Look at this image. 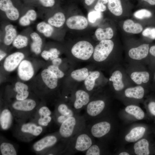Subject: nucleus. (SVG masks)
<instances>
[{
	"mask_svg": "<svg viewBox=\"0 0 155 155\" xmlns=\"http://www.w3.org/2000/svg\"><path fill=\"white\" fill-rule=\"evenodd\" d=\"M16 100H21L28 98L29 95L28 88L26 84L20 82H16L15 85Z\"/></svg>",
	"mask_w": 155,
	"mask_h": 155,
	"instance_id": "21",
	"label": "nucleus"
},
{
	"mask_svg": "<svg viewBox=\"0 0 155 155\" xmlns=\"http://www.w3.org/2000/svg\"><path fill=\"white\" fill-rule=\"evenodd\" d=\"M154 78H155V76H154Z\"/></svg>",
	"mask_w": 155,
	"mask_h": 155,
	"instance_id": "57",
	"label": "nucleus"
},
{
	"mask_svg": "<svg viewBox=\"0 0 155 155\" xmlns=\"http://www.w3.org/2000/svg\"><path fill=\"white\" fill-rule=\"evenodd\" d=\"M148 108L151 115L155 117V102H150L148 104Z\"/></svg>",
	"mask_w": 155,
	"mask_h": 155,
	"instance_id": "47",
	"label": "nucleus"
},
{
	"mask_svg": "<svg viewBox=\"0 0 155 155\" xmlns=\"http://www.w3.org/2000/svg\"><path fill=\"white\" fill-rule=\"evenodd\" d=\"M149 52L152 55L155 57V45L152 46L150 47Z\"/></svg>",
	"mask_w": 155,
	"mask_h": 155,
	"instance_id": "51",
	"label": "nucleus"
},
{
	"mask_svg": "<svg viewBox=\"0 0 155 155\" xmlns=\"http://www.w3.org/2000/svg\"><path fill=\"white\" fill-rule=\"evenodd\" d=\"M130 77L135 83L140 84L142 82L146 83L148 81L149 74L146 71H135L131 73Z\"/></svg>",
	"mask_w": 155,
	"mask_h": 155,
	"instance_id": "30",
	"label": "nucleus"
},
{
	"mask_svg": "<svg viewBox=\"0 0 155 155\" xmlns=\"http://www.w3.org/2000/svg\"><path fill=\"white\" fill-rule=\"evenodd\" d=\"M48 69L54 73L58 78H61L64 76V73L59 68V67L53 65L49 66Z\"/></svg>",
	"mask_w": 155,
	"mask_h": 155,
	"instance_id": "44",
	"label": "nucleus"
},
{
	"mask_svg": "<svg viewBox=\"0 0 155 155\" xmlns=\"http://www.w3.org/2000/svg\"><path fill=\"white\" fill-rule=\"evenodd\" d=\"M14 118L18 124L26 122L30 119L36 112L38 105L33 99L27 98L21 100H16L9 107Z\"/></svg>",
	"mask_w": 155,
	"mask_h": 155,
	"instance_id": "1",
	"label": "nucleus"
},
{
	"mask_svg": "<svg viewBox=\"0 0 155 155\" xmlns=\"http://www.w3.org/2000/svg\"><path fill=\"white\" fill-rule=\"evenodd\" d=\"M102 16L101 12L96 11H93L89 12L88 15L89 21L92 23H94L97 20L101 18Z\"/></svg>",
	"mask_w": 155,
	"mask_h": 155,
	"instance_id": "41",
	"label": "nucleus"
},
{
	"mask_svg": "<svg viewBox=\"0 0 155 155\" xmlns=\"http://www.w3.org/2000/svg\"><path fill=\"white\" fill-rule=\"evenodd\" d=\"M1 153L2 155H16L17 151L15 147L11 144L3 142L0 146Z\"/></svg>",
	"mask_w": 155,
	"mask_h": 155,
	"instance_id": "36",
	"label": "nucleus"
},
{
	"mask_svg": "<svg viewBox=\"0 0 155 155\" xmlns=\"http://www.w3.org/2000/svg\"><path fill=\"white\" fill-rule=\"evenodd\" d=\"M52 112L49 108L46 106L38 107L36 112L30 119L33 122L40 117L46 116H51Z\"/></svg>",
	"mask_w": 155,
	"mask_h": 155,
	"instance_id": "38",
	"label": "nucleus"
},
{
	"mask_svg": "<svg viewBox=\"0 0 155 155\" xmlns=\"http://www.w3.org/2000/svg\"><path fill=\"white\" fill-rule=\"evenodd\" d=\"M30 36L33 41L31 45V50L36 54H39L41 52L42 43V38L39 35L35 32L31 33Z\"/></svg>",
	"mask_w": 155,
	"mask_h": 155,
	"instance_id": "27",
	"label": "nucleus"
},
{
	"mask_svg": "<svg viewBox=\"0 0 155 155\" xmlns=\"http://www.w3.org/2000/svg\"><path fill=\"white\" fill-rule=\"evenodd\" d=\"M18 74L22 80L28 81L33 76L34 70L31 62L27 60L22 61L19 65Z\"/></svg>",
	"mask_w": 155,
	"mask_h": 155,
	"instance_id": "14",
	"label": "nucleus"
},
{
	"mask_svg": "<svg viewBox=\"0 0 155 155\" xmlns=\"http://www.w3.org/2000/svg\"><path fill=\"white\" fill-rule=\"evenodd\" d=\"M24 54L20 52H16L9 55L5 59L3 64L5 69L8 71L14 70L20 64L24 58Z\"/></svg>",
	"mask_w": 155,
	"mask_h": 155,
	"instance_id": "12",
	"label": "nucleus"
},
{
	"mask_svg": "<svg viewBox=\"0 0 155 155\" xmlns=\"http://www.w3.org/2000/svg\"><path fill=\"white\" fill-rule=\"evenodd\" d=\"M36 18L37 14L36 11L33 9H30L20 18L19 20V23L22 26H28L30 24L31 21L35 20Z\"/></svg>",
	"mask_w": 155,
	"mask_h": 155,
	"instance_id": "32",
	"label": "nucleus"
},
{
	"mask_svg": "<svg viewBox=\"0 0 155 155\" xmlns=\"http://www.w3.org/2000/svg\"><path fill=\"white\" fill-rule=\"evenodd\" d=\"M41 3L44 6L46 7L53 6L55 4V0H39Z\"/></svg>",
	"mask_w": 155,
	"mask_h": 155,
	"instance_id": "46",
	"label": "nucleus"
},
{
	"mask_svg": "<svg viewBox=\"0 0 155 155\" xmlns=\"http://www.w3.org/2000/svg\"><path fill=\"white\" fill-rule=\"evenodd\" d=\"M91 135L94 138H100L106 135L111 129L110 123L106 121L93 122L88 128Z\"/></svg>",
	"mask_w": 155,
	"mask_h": 155,
	"instance_id": "9",
	"label": "nucleus"
},
{
	"mask_svg": "<svg viewBox=\"0 0 155 155\" xmlns=\"http://www.w3.org/2000/svg\"><path fill=\"white\" fill-rule=\"evenodd\" d=\"M42 57L46 60H48L52 56V54L49 51L44 50L41 54Z\"/></svg>",
	"mask_w": 155,
	"mask_h": 155,
	"instance_id": "49",
	"label": "nucleus"
},
{
	"mask_svg": "<svg viewBox=\"0 0 155 155\" xmlns=\"http://www.w3.org/2000/svg\"><path fill=\"white\" fill-rule=\"evenodd\" d=\"M62 62V60L60 58L57 57L52 60L53 65L59 66Z\"/></svg>",
	"mask_w": 155,
	"mask_h": 155,
	"instance_id": "50",
	"label": "nucleus"
},
{
	"mask_svg": "<svg viewBox=\"0 0 155 155\" xmlns=\"http://www.w3.org/2000/svg\"><path fill=\"white\" fill-rule=\"evenodd\" d=\"M61 140L58 133L47 135L35 142L33 145V150L36 152L40 153L53 148L60 140Z\"/></svg>",
	"mask_w": 155,
	"mask_h": 155,
	"instance_id": "6",
	"label": "nucleus"
},
{
	"mask_svg": "<svg viewBox=\"0 0 155 155\" xmlns=\"http://www.w3.org/2000/svg\"><path fill=\"white\" fill-rule=\"evenodd\" d=\"M95 34L97 40L101 41L111 39L113 36L114 32L113 29L110 27L104 29L98 28L95 31Z\"/></svg>",
	"mask_w": 155,
	"mask_h": 155,
	"instance_id": "26",
	"label": "nucleus"
},
{
	"mask_svg": "<svg viewBox=\"0 0 155 155\" xmlns=\"http://www.w3.org/2000/svg\"><path fill=\"white\" fill-rule=\"evenodd\" d=\"M27 37L25 36L19 34L17 35L13 40V46L17 49H19L26 46L28 43Z\"/></svg>",
	"mask_w": 155,
	"mask_h": 155,
	"instance_id": "37",
	"label": "nucleus"
},
{
	"mask_svg": "<svg viewBox=\"0 0 155 155\" xmlns=\"http://www.w3.org/2000/svg\"><path fill=\"white\" fill-rule=\"evenodd\" d=\"M51 116H46L38 118L33 122L42 127L47 126L52 120Z\"/></svg>",
	"mask_w": 155,
	"mask_h": 155,
	"instance_id": "39",
	"label": "nucleus"
},
{
	"mask_svg": "<svg viewBox=\"0 0 155 155\" xmlns=\"http://www.w3.org/2000/svg\"><path fill=\"white\" fill-rule=\"evenodd\" d=\"M67 26L70 29L82 30L88 26V22L86 18L82 16H74L69 18L66 22Z\"/></svg>",
	"mask_w": 155,
	"mask_h": 155,
	"instance_id": "15",
	"label": "nucleus"
},
{
	"mask_svg": "<svg viewBox=\"0 0 155 155\" xmlns=\"http://www.w3.org/2000/svg\"><path fill=\"white\" fill-rule=\"evenodd\" d=\"M5 35L4 42L7 45H9L13 43L17 36V32L14 26L11 24L6 25L5 28Z\"/></svg>",
	"mask_w": 155,
	"mask_h": 155,
	"instance_id": "24",
	"label": "nucleus"
},
{
	"mask_svg": "<svg viewBox=\"0 0 155 155\" xmlns=\"http://www.w3.org/2000/svg\"><path fill=\"white\" fill-rule=\"evenodd\" d=\"M119 155H129V153L126 152H122L119 154Z\"/></svg>",
	"mask_w": 155,
	"mask_h": 155,
	"instance_id": "56",
	"label": "nucleus"
},
{
	"mask_svg": "<svg viewBox=\"0 0 155 155\" xmlns=\"http://www.w3.org/2000/svg\"><path fill=\"white\" fill-rule=\"evenodd\" d=\"M134 16L137 19H142L150 17L152 16V13L148 10L142 9L135 11L134 13Z\"/></svg>",
	"mask_w": 155,
	"mask_h": 155,
	"instance_id": "40",
	"label": "nucleus"
},
{
	"mask_svg": "<svg viewBox=\"0 0 155 155\" xmlns=\"http://www.w3.org/2000/svg\"><path fill=\"white\" fill-rule=\"evenodd\" d=\"M85 117L78 114L70 117L60 125L58 132L61 140L66 145L69 140L86 127Z\"/></svg>",
	"mask_w": 155,
	"mask_h": 155,
	"instance_id": "2",
	"label": "nucleus"
},
{
	"mask_svg": "<svg viewBox=\"0 0 155 155\" xmlns=\"http://www.w3.org/2000/svg\"><path fill=\"white\" fill-rule=\"evenodd\" d=\"M144 88L140 86L129 88L126 89L125 91V94L126 97L137 99L142 98L144 97Z\"/></svg>",
	"mask_w": 155,
	"mask_h": 155,
	"instance_id": "23",
	"label": "nucleus"
},
{
	"mask_svg": "<svg viewBox=\"0 0 155 155\" xmlns=\"http://www.w3.org/2000/svg\"><path fill=\"white\" fill-rule=\"evenodd\" d=\"M64 14L61 12L56 13L48 20V23L52 26L59 28L62 26L65 21Z\"/></svg>",
	"mask_w": 155,
	"mask_h": 155,
	"instance_id": "31",
	"label": "nucleus"
},
{
	"mask_svg": "<svg viewBox=\"0 0 155 155\" xmlns=\"http://www.w3.org/2000/svg\"><path fill=\"white\" fill-rule=\"evenodd\" d=\"M123 27L125 32L133 34L140 33L143 30V27L140 24L135 23L132 20L129 19L124 21Z\"/></svg>",
	"mask_w": 155,
	"mask_h": 155,
	"instance_id": "19",
	"label": "nucleus"
},
{
	"mask_svg": "<svg viewBox=\"0 0 155 155\" xmlns=\"http://www.w3.org/2000/svg\"><path fill=\"white\" fill-rule=\"evenodd\" d=\"M125 111L128 113L133 115L138 120L143 119L145 116L144 112L141 108L135 105L128 106L125 108Z\"/></svg>",
	"mask_w": 155,
	"mask_h": 155,
	"instance_id": "34",
	"label": "nucleus"
},
{
	"mask_svg": "<svg viewBox=\"0 0 155 155\" xmlns=\"http://www.w3.org/2000/svg\"><path fill=\"white\" fill-rule=\"evenodd\" d=\"M142 35L144 36L148 37L151 39H155V28H146L143 31Z\"/></svg>",
	"mask_w": 155,
	"mask_h": 155,
	"instance_id": "43",
	"label": "nucleus"
},
{
	"mask_svg": "<svg viewBox=\"0 0 155 155\" xmlns=\"http://www.w3.org/2000/svg\"><path fill=\"white\" fill-rule=\"evenodd\" d=\"M75 94V100L71 107L75 112L78 114L87 106L90 101V97L87 92L82 90H77Z\"/></svg>",
	"mask_w": 155,
	"mask_h": 155,
	"instance_id": "11",
	"label": "nucleus"
},
{
	"mask_svg": "<svg viewBox=\"0 0 155 155\" xmlns=\"http://www.w3.org/2000/svg\"><path fill=\"white\" fill-rule=\"evenodd\" d=\"M89 74L88 69L84 67L73 71L71 73V76L74 80L81 82L84 81Z\"/></svg>",
	"mask_w": 155,
	"mask_h": 155,
	"instance_id": "33",
	"label": "nucleus"
},
{
	"mask_svg": "<svg viewBox=\"0 0 155 155\" xmlns=\"http://www.w3.org/2000/svg\"><path fill=\"white\" fill-rule=\"evenodd\" d=\"M105 107L104 102L101 100L90 101L86 106V115L90 119H94L102 112Z\"/></svg>",
	"mask_w": 155,
	"mask_h": 155,
	"instance_id": "10",
	"label": "nucleus"
},
{
	"mask_svg": "<svg viewBox=\"0 0 155 155\" xmlns=\"http://www.w3.org/2000/svg\"><path fill=\"white\" fill-rule=\"evenodd\" d=\"M94 142V138L86 127L69 140L62 153L71 154L78 152H85Z\"/></svg>",
	"mask_w": 155,
	"mask_h": 155,
	"instance_id": "3",
	"label": "nucleus"
},
{
	"mask_svg": "<svg viewBox=\"0 0 155 155\" xmlns=\"http://www.w3.org/2000/svg\"><path fill=\"white\" fill-rule=\"evenodd\" d=\"M95 0H85V2L88 5H91Z\"/></svg>",
	"mask_w": 155,
	"mask_h": 155,
	"instance_id": "53",
	"label": "nucleus"
},
{
	"mask_svg": "<svg viewBox=\"0 0 155 155\" xmlns=\"http://www.w3.org/2000/svg\"><path fill=\"white\" fill-rule=\"evenodd\" d=\"M0 9L5 13L7 18L11 20L15 21L19 17V12L11 0H0Z\"/></svg>",
	"mask_w": 155,
	"mask_h": 155,
	"instance_id": "13",
	"label": "nucleus"
},
{
	"mask_svg": "<svg viewBox=\"0 0 155 155\" xmlns=\"http://www.w3.org/2000/svg\"><path fill=\"white\" fill-rule=\"evenodd\" d=\"M94 9L96 11L102 12L106 10V7L103 3L97 1L94 7Z\"/></svg>",
	"mask_w": 155,
	"mask_h": 155,
	"instance_id": "45",
	"label": "nucleus"
},
{
	"mask_svg": "<svg viewBox=\"0 0 155 155\" xmlns=\"http://www.w3.org/2000/svg\"><path fill=\"white\" fill-rule=\"evenodd\" d=\"M98 1L104 4L108 2V0H98Z\"/></svg>",
	"mask_w": 155,
	"mask_h": 155,
	"instance_id": "55",
	"label": "nucleus"
},
{
	"mask_svg": "<svg viewBox=\"0 0 155 155\" xmlns=\"http://www.w3.org/2000/svg\"><path fill=\"white\" fill-rule=\"evenodd\" d=\"M52 54V56L50 58L51 60L58 57V55L59 54V51L55 48H52L49 51Z\"/></svg>",
	"mask_w": 155,
	"mask_h": 155,
	"instance_id": "48",
	"label": "nucleus"
},
{
	"mask_svg": "<svg viewBox=\"0 0 155 155\" xmlns=\"http://www.w3.org/2000/svg\"><path fill=\"white\" fill-rule=\"evenodd\" d=\"M42 80L49 88L53 89L57 86L58 78L51 71L47 69L43 70L41 73Z\"/></svg>",
	"mask_w": 155,
	"mask_h": 155,
	"instance_id": "18",
	"label": "nucleus"
},
{
	"mask_svg": "<svg viewBox=\"0 0 155 155\" xmlns=\"http://www.w3.org/2000/svg\"><path fill=\"white\" fill-rule=\"evenodd\" d=\"M114 46L113 42L110 39L100 41L94 49L93 53L94 60L98 62L105 60L111 52Z\"/></svg>",
	"mask_w": 155,
	"mask_h": 155,
	"instance_id": "7",
	"label": "nucleus"
},
{
	"mask_svg": "<svg viewBox=\"0 0 155 155\" xmlns=\"http://www.w3.org/2000/svg\"><path fill=\"white\" fill-rule=\"evenodd\" d=\"M146 131L144 127H137L133 129L125 136V139L128 142H133L143 137Z\"/></svg>",
	"mask_w": 155,
	"mask_h": 155,
	"instance_id": "20",
	"label": "nucleus"
},
{
	"mask_svg": "<svg viewBox=\"0 0 155 155\" xmlns=\"http://www.w3.org/2000/svg\"><path fill=\"white\" fill-rule=\"evenodd\" d=\"M134 149L135 153L137 155H148L150 154L149 142L145 139L135 143Z\"/></svg>",
	"mask_w": 155,
	"mask_h": 155,
	"instance_id": "22",
	"label": "nucleus"
},
{
	"mask_svg": "<svg viewBox=\"0 0 155 155\" xmlns=\"http://www.w3.org/2000/svg\"><path fill=\"white\" fill-rule=\"evenodd\" d=\"M149 51V44H142L139 46L130 49L128 55L131 59L140 60L146 58L148 55Z\"/></svg>",
	"mask_w": 155,
	"mask_h": 155,
	"instance_id": "16",
	"label": "nucleus"
},
{
	"mask_svg": "<svg viewBox=\"0 0 155 155\" xmlns=\"http://www.w3.org/2000/svg\"><path fill=\"white\" fill-rule=\"evenodd\" d=\"M76 113L71 106L65 103L59 104L55 110L53 118L57 123L60 125L69 117Z\"/></svg>",
	"mask_w": 155,
	"mask_h": 155,
	"instance_id": "8",
	"label": "nucleus"
},
{
	"mask_svg": "<svg viewBox=\"0 0 155 155\" xmlns=\"http://www.w3.org/2000/svg\"><path fill=\"white\" fill-rule=\"evenodd\" d=\"M100 75V72L97 71H92L89 74L84 82L86 88L88 91H91L93 89L95 81Z\"/></svg>",
	"mask_w": 155,
	"mask_h": 155,
	"instance_id": "29",
	"label": "nucleus"
},
{
	"mask_svg": "<svg viewBox=\"0 0 155 155\" xmlns=\"http://www.w3.org/2000/svg\"><path fill=\"white\" fill-rule=\"evenodd\" d=\"M94 49L90 42L85 40L79 41L72 47L71 53L77 59L86 61L89 59L93 54Z\"/></svg>",
	"mask_w": 155,
	"mask_h": 155,
	"instance_id": "5",
	"label": "nucleus"
},
{
	"mask_svg": "<svg viewBox=\"0 0 155 155\" xmlns=\"http://www.w3.org/2000/svg\"><path fill=\"white\" fill-rule=\"evenodd\" d=\"M18 124L14 129L13 135L18 139L23 142L32 140L43 131L42 127L32 122Z\"/></svg>",
	"mask_w": 155,
	"mask_h": 155,
	"instance_id": "4",
	"label": "nucleus"
},
{
	"mask_svg": "<svg viewBox=\"0 0 155 155\" xmlns=\"http://www.w3.org/2000/svg\"><path fill=\"white\" fill-rule=\"evenodd\" d=\"M108 7L110 11L116 16H120L123 13L120 0H108Z\"/></svg>",
	"mask_w": 155,
	"mask_h": 155,
	"instance_id": "28",
	"label": "nucleus"
},
{
	"mask_svg": "<svg viewBox=\"0 0 155 155\" xmlns=\"http://www.w3.org/2000/svg\"><path fill=\"white\" fill-rule=\"evenodd\" d=\"M85 152L86 155H99L100 150L98 145L94 144Z\"/></svg>",
	"mask_w": 155,
	"mask_h": 155,
	"instance_id": "42",
	"label": "nucleus"
},
{
	"mask_svg": "<svg viewBox=\"0 0 155 155\" xmlns=\"http://www.w3.org/2000/svg\"><path fill=\"white\" fill-rule=\"evenodd\" d=\"M6 54L4 52L1 50L0 52V60L1 61L6 55Z\"/></svg>",
	"mask_w": 155,
	"mask_h": 155,
	"instance_id": "52",
	"label": "nucleus"
},
{
	"mask_svg": "<svg viewBox=\"0 0 155 155\" xmlns=\"http://www.w3.org/2000/svg\"><path fill=\"white\" fill-rule=\"evenodd\" d=\"M122 74L119 70L114 71L109 78V81L113 82L115 90L117 91L122 90L124 87V84L122 81Z\"/></svg>",
	"mask_w": 155,
	"mask_h": 155,
	"instance_id": "25",
	"label": "nucleus"
},
{
	"mask_svg": "<svg viewBox=\"0 0 155 155\" xmlns=\"http://www.w3.org/2000/svg\"><path fill=\"white\" fill-rule=\"evenodd\" d=\"M14 118L13 114L9 108H5L1 110L0 125L3 130H7L11 126Z\"/></svg>",
	"mask_w": 155,
	"mask_h": 155,
	"instance_id": "17",
	"label": "nucleus"
},
{
	"mask_svg": "<svg viewBox=\"0 0 155 155\" xmlns=\"http://www.w3.org/2000/svg\"><path fill=\"white\" fill-rule=\"evenodd\" d=\"M147 2L149 4L152 5H155V0H143Z\"/></svg>",
	"mask_w": 155,
	"mask_h": 155,
	"instance_id": "54",
	"label": "nucleus"
},
{
	"mask_svg": "<svg viewBox=\"0 0 155 155\" xmlns=\"http://www.w3.org/2000/svg\"><path fill=\"white\" fill-rule=\"evenodd\" d=\"M36 28L38 32L47 37L51 36L54 31L51 25L44 22L38 23L37 25Z\"/></svg>",
	"mask_w": 155,
	"mask_h": 155,
	"instance_id": "35",
	"label": "nucleus"
}]
</instances>
